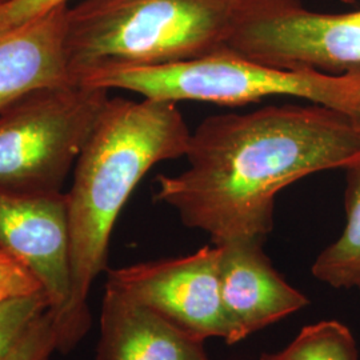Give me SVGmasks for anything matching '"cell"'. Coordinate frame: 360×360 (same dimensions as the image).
<instances>
[{
  "mask_svg": "<svg viewBox=\"0 0 360 360\" xmlns=\"http://www.w3.org/2000/svg\"><path fill=\"white\" fill-rule=\"evenodd\" d=\"M188 167L160 175L155 199L215 245L264 242L276 195L316 172L360 160V134L346 114L321 104L267 105L207 117L191 132Z\"/></svg>",
  "mask_w": 360,
  "mask_h": 360,
  "instance_id": "1",
  "label": "cell"
},
{
  "mask_svg": "<svg viewBox=\"0 0 360 360\" xmlns=\"http://www.w3.org/2000/svg\"><path fill=\"white\" fill-rule=\"evenodd\" d=\"M190 138L176 103L112 98L104 105L65 193L71 297L56 318L59 351L72 349L90 328L91 287L107 271L111 233L131 193L155 165L186 156Z\"/></svg>",
  "mask_w": 360,
  "mask_h": 360,
  "instance_id": "2",
  "label": "cell"
},
{
  "mask_svg": "<svg viewBox=\"0 0 360 360\" xmlns=\"http://www.w3.org/2000/svg\"><path fill=\"white\" fill-rule=\"evenodd\" d=\"M254 0H83L68 10L65 52L79 84L95 72L168 65L229 46Z\"/></svg>",
  "mask_w": 360,
  "mask_h": 360,
  "instance_id": "3",
  "label": "cell"
},
{
  "mask_svg": "<svg viewBox=\"0 0 360 360\" xmlns=\"http://www.w3.org/2000/svg\"><path fill=\"white\" fill-rule=\"evenodd\" d=\"M79 84L126 90L159 102H205L243 105L270 96H292L347 114L354 79L306 70L263 65L229 46L206 55L148 67L95 72Z\"/></svg>",
  "mask_w": 360,
  "mask_h": 360,
  "instance_id": "4",
  "label": "cell"
},
{
  "mask_svg": "<svg viewBox=\"0 0 360 360\" xmlns=\"http://www.w3.org/2000/svg\"><path fill=\"white\" fill-rule=\"evenodd\" d=\"M108 90L65 84L35 91L0 112V190L62 193Z\"/></svg>",
  "mask_w": 360,
  "mask_h": 360,
  "instance_id": "5",
  "label": "cell"
},
{
  "mask_svg": "<svg viewBox=\"0 0 360 360\" xmlns=\"http://www.w3.org/2000/svg\"><path fill=\"white\" fill-rule=\"evenodd\" d=\"M229 47L263 65L342 75L360 70V10L315 13L297 0H254Z\"/></svg>",
  "mask_w": 360,
  "mask_h": 360,
  "instance_id": "6",
  "label": "cell"
},
{
  "mask_svg": "<svg viewBox=\"0 0 360 360\" xmlns=\"http://www.w3.org/2000/svg\"><path fill=\"white\" fill-rule=\"evenodd\" d=\"M107 283L154 309L203 342L240 340L220 296L219 247L206 245L186 257H168L107 270Z\"/></svg>",
  "mask_w": 360,
  "mask_h": 360,
  "instance_id": "7",
  "label": "cell"
},
{
  "mask_svg": "<svg viewBox=\"0 0 360 360\" xmlns=\"http://www.w3.org/2000/svg\"><path fill=\"white\" fill-rule=\"evenodd\" d=\"M0 250L38 279L56 318L71 297L68 203L63 193L0 190Z\"/></svg>",
  "mask_w": 360,
  "mask_h": 360,
  "instance_id": "8",
  "label": "cell"
},
{
  "mask_svg": "<svg viewBox=\"0 0 360 360\" xmlns=\"http://www.w3.org/2000/svg\"><path fill=\"white\" fill-rule=\"evenodd\" d=\"M218 247L220 296L240 340L309 306V297L274 269L263 242L235 240Z\"/></svg>",
  "mask_w": 360,
  "mask_h": 360,
  "instance_id": "9",
  "label": "cell"
},
{
  "mask_svg": "<svg viewBox=\"0 0 360 360\" xmlns=\"http://www.w3.org/2000/svg\"><path fill=\"white\" fill-rule=\"evenodd\" d=\"M68 3L0 31V112L35 91L72 83L65 35Z\"/></svg>",
  "mask_w": 360,
  "mask_h": 360,
  "instance_id": "10",
  "label": "cell"
},
{
  "mask_svg": "<svg viewBox=\"0 0 360 360\" xmlns=\"http://www.w3.org/2000/svg\"><path fill=\"white\" fill-rule=\"evenodd\" d=\"M96 360H211L205 342L105 283Z\"/></svg>",
  "mask_w": 360,
  "mask_h": 360,
  "instance_id": "11",
  "label": "cell"
},
{
  "mask_svg": "<svg viewBox=\"0 0 360 360\" xmlns=\"http://www.w3.org/2000/svg\"><path fill=\"white\" fill-rule=\"evenodd\" d=\"M346 171V227L312 264V275L334 288L356 287L360 281V160Z\"/></svg>",
  "mask_w": 360,
  "mask_h": 360,
  "instance_id": "12",
  "label": "cell"
},
{
  "mask_svg": "<svg viewBox=\"0 0 360 360\" xmlns=\"http://www.w3.org/2000/svg\"><path fill=\"white\" fill-rule=\"evenodd\" d=\"M259 360H359L356 340L347 326L338 321L309 324L279 352Z\"/></svg>",
  "mask_w": 360,
  "mask_h": 360,
  "instance_id": "13",
  "label": "cell"
},
{
  "mask_svg": "<svg viewBox=\"0 0 360 360\" xmlns=\"http://www.w3.org/2000/svg\"><path fill=\"white\" fill-rule=\"evenodd\" d=\"M59 351V330L51 309L38 315L3 360H50Z\"/></svg>",
  "mask_w": 360,
  "mask_h": 360,
  "instance_id": "14",
  "label": "cell"
},
{
  "mask_svg": "<svg viewBox=\"0 0 360 360\" xmlns=\"http://www.w3.org/2000/svg\"><path fill=\"white\" fill-rule=\"evenodd\" d=\"M47 309L50 302L44 292L16 297L0 306V360L11 351L30 323Z\"/></svg>",
  "mask_w": 360,
  "mask_h": 360,
  "instance_id": "15",
  "label": "cell"
},
{
  "mask_svg": "<svg viewBox=\"0 0 360 360\" xmlns=\"http://www.w3.org/2000/svg\"><path fill=\"white\" fill-rule=\"evenodd\" d=\"M39 292L44 291L37 276L18 259L0 250V306Z\"/></svg>",
  "mask_w": 360,
  "mask_h": 360,
  "instance_id": "16",
  "label": "cell"
},
{
  "mask_svg": "<svg viewBox=\"0 0 360 360\" xmlns=\"http://www.w3.org/2000/svg\"><path fill=\"white\" fill-rule=\"evenodd\" d=\"M65 3H68V0H15L11 4L0 8V31L25 23Z\"/></svg>",
  "mask_w": 360,
  "mask_h": 360,
  "instance_id": "17",
  "label": "cell"
},
{
  "mask_svg": "<svg viewBox=\"0 0 360 360\" xmlns=\"http://www.w3.org/2000/svg\"><path fill=\"white\" fill-rule=\"evenodd\" d=\"M348 74H351V77L354 79V94H352L349 108L346 115L349 117L354 127L358 129L360 134V70L349 71Z\"/></svg>",
  "mask_w": 360,
  "mask_h": 360,
  "instance_id": "18",
  "label": "cell"
},
{
  "mask_svg": "<svg viewBox=\"0 0 360 360\" xmlns=\"http://www.w3.org/2000/svg\"><path fill=\"white\" fill-rule=\"evenodd\" d=\"M13 1H15V0H0V8H3V7H6V6L11 4Z\"/></svg>",
  "mask_w": 360,
  "mask_h": 360,
  "instance_id": "19",
  "label": "cell"
},
{
  "mask_svg": "<svg viewBox=\"0 0 360 360\" xmlns=\"http://www.w3.org/2000/svg\"><path fill=\"white\" fill-rule=\"evenodd\" d=\"M356 287H358V288H359V290H360V281H359V283L356 284Z\"/></svg>",
  "mask_w": 360,
  "mask_h": 360,
  "instance_id": "20",
  "label": "cell"
}]
</instances>
